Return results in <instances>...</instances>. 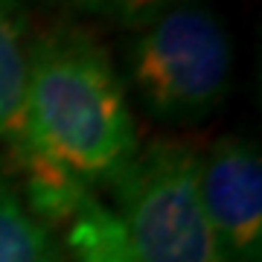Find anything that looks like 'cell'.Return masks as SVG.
Listing matches in <instances>:
<instances>
[{"label":"cell","mask_w":262,"mask_h":262,"mask_svg":"<svg viewBox=\"0 0 262 262\" xmlns=\"http://www.w3.org/2000/svg\"><path fill=\"white\" fill-rule=\"evenodd\" d=\"M125 70L151 114L195 120L225 102L233 76V41L213 12L189 0L134 29Z\"/></svg>","instance_id":"3"},{"label":"cell","mask_w":262,"mask_h":262,"mask_svg":"<svg viewBox=\"0 0 262 262\" xmlns=\"http://www.w3.org/2000/svg\"><path fill=\"white\" fill-rule=\"evenodd\" d=\"M27 84L29 38L9 3H0V149L24 172L29 166L27 146Z\"/></svg>","instance_id":"5"},{"label":"cell","mask_w":262,"mask_h":262,"mask_svg":"<svg viewBox=\"0 0 262 262\" xmlns=\"http://www.w3.org/2000/svg\"><path fill=\"white\" fill-rule=\"evenodd\" d=\"M198 195L233 262H259L262 158L245 137H219L198 151Z\"/></svg>","instance_id":"4"},{"label":"cell","mask_w":262,"mask_h":262,"mask_svg":"<svg viewBox=\"0 0 262 262\" xmlns=\"http://www.w3.org/2000/svg\"><path fill=\"white\" fill-rule=\"evenodd\" d=\"M131 262H233L198 195V151L178 140L140 146L111 181Z\"/></svg>","instance_id":"2"},{"label":"cell","mask_w":262,"mask_h":262,"mask_svg":"<svg viewBox=\"0 0 262 262\" xmlns=\"http://www.w3.org/2000/svg\"><path fill=\"white\" fill-rule=\"evenodd\" d=\"M0 3H9V6H12V3H15V0H0Z\"/></svg>","instance_id":"8"},{"label":"cell","mask_w":262,"mask_h":262,"mask_svg":"<svg viewBox=\"0 0 262 262\" xmlns=\"http://www.w3.org/2000/svg\"><path fill=\"white\" fill-rule=\"evenodd\" d=\"M0 262H64L56 233L9 178L0 175Z\"/></svg>","instance_id":"6"},{"label":"cell","mask_w":262,"mask_h":262,"mask_svg":"<svg viewBox=\"0 0 262 262\" xmlns=\"http://www.w3.org/2000/svg\"><path fill=\"white\" fill-rule=\"evenodd\" d=\"M67 3L84 15H94V18H102L125 29H137L189 0H67Z\"/></svg>","instance_id":"7"},{"label":"cell","mask_w":262,"mask_h":262,"mask_svg":"<svg viewBox=\"0 0 262 262\" xmlns=\"http://www.w3.org/2000/svg\"><path fill=\"white\" fill-rule=\"evenodd\" d=\"M27 146L35 172H56L88 189H108L140 151L122 76L96 35L53 27L29 41Z\"/></svg>","instance_id":"1"}]
</instances>
